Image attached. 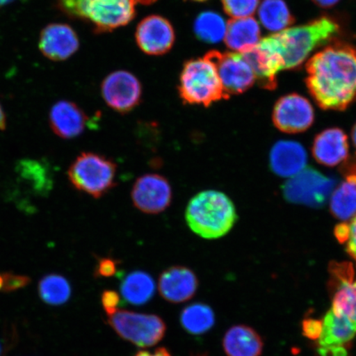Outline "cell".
Here are the masks:
<instances>
[{"label": "cell", "instance_id": "33", "mask_svg": "<svg viewBox=\"0 0 356 356\" xmlns=\"http://www.w3.org/2000/svg\"><path fill=\"white\" fill-rule=\"evenodd\" d=\"M118 262L111 258H101L95 269V277H111L117 273Z\"/></svg>", "mask_w": 356, "mask_h": 356}, {"label": "cell", "instance_id": "36", "mask_svg": "<svg viewBox=\"0 0 356 356\" xmlns=\"http://www.w3.org/2000/svg\"><path fill=\"white\" fill-rule=\"evenodd\" d=\"M342 175L346 177V180H348L356 186V156L351 158L344 163L341 167Z\"/></svg>", "mask_w": 356, "mask_h": 356}, {"label": "cell", "instance_id": "12", "mask_svg": "<svg viewBox=\"0 0 356 356\" xmlns=\"http://www.w3.org/2000/svg\"><path fill=\"white\" fill-rule=\"evenodd\" d=\"M273 121L280 131L288 134L304 132L314 123V110L306 97L291 93L280 97L275 102Z\"/></svg>", "mask_w": 356, "mask_h": 356}, {"label": "cell", "instance_id": "26", "mask_svg": "<svg viewBox=\"0 0 356 356\" xmlns=\"http://www.w3.org/2000/svg\"><path fill=\"white\" fill-rule=\"evenodd\" d=\"M180 323L190 335L202 336L215 326L216 315L210 306L202 302H195L182 309Z\"/></svg>", "mask_w": 356, "mask_h": 356}, {"label": "cell", "instance_id": "7", "mask_svg": "<svg viewBox=\"0 0 356 356\" xmlns=\"http://www.w3.org/2000/svg\"><path fill=\"white\" fill-rule=\"evenodd\" d=\"M111 327L123 340L141 348L157 345L163 339L166 323L158 315L118 309L108 316Z\"/></svg>", "mask_w": 356, "mask_h": 356}, {"label": "cell", "instance_id": "39", "mask_svg": "<svg viewBox=\"0 0 356 356\" xmlns=\"http://www.w3.org/2000/svg\"><path fill=\"white\" fill-rule=\"evenodd\" d=\"M6 128V117L4 111L0 105V130L3 131Z\"/></svg>", "mask_w": 356, "mask_h": 356}, {"label": "cell", "instance_id": "37", "mask_svg": "<svg viewBox=\"0 0 356 356\" xmlns=\"http://www.w3.org/2000/svg\"><path fill=\"white\" fill-rule=\"evenodd\" d=\"M134 356H172L170 353L164 347H159V348L154 351L140 350Z\"/></svg>", "mask_w": 356, "mask_h": 356}, {"label": "cell", "instance_id": "40", "mask_svg": "<svg viewBox=\"0 0 356 356\" xmlns=\"http://www.w3.org/2000/svg\"><path fill=\"white\" fill-rule=\"evenodd\" d=\"M351 138H353V144L356 149V124L353 129V132H351Z\"/></svg>", "mask_w": 356, "mask_h": 356}, {"label": "cell", "instance_id": "19", "mask_svg": "<svg viewBox=\"0 0 356 356\" xmlns=\"http://www.w3.org/2000/svg\"><path fill=\"white\" fill-rule=\"evenodd\" d=\"M49 122L53 132L62 139H74L86 130L88 118L72 102L62 100L52 106Z\"/></svg>", "mask_w": 356, "mask_h": 356}, {"label": "cell", "instance_id": "38", "mask_svg": "<svg viewBox=\"0 0 356 356\" xmlns=\"http://www.w3.org/2000/svg\"><path fill=\"white\" fill-rule=\"evenodd\" d=\"M311 1L320 8H331L337 6L340 2V0H311Z\"/></svg>", "mask_w": 356, "mask_h": 356}, {"label": "cell", "instance_id": "24", "mask_svg": "<svg viewBox=\"0 0 356 356\" xmlns=\"http://www.w3.org/2000/svg\"><path fill=\"white\" fill-rule=\"evenodd\" d=\"M120 291L124 301L132 305H144L153 299L155 282L149 273L134 270L122 280Z\"/></svg>", "mask_w": 356, "mask_h": 356}, {"label": "cell", "instance_id": "6", "mask_svg": "<svg viewBox=\"0 0 356 356\" xmlns=\"http://www.w3.org/2000/svg\"><path fill=\"white\" fill-rule=\"evenodd\" d=\"M117 164L106 156L93 153L80 154L71 164L68 177L79 191L100 198L117 186Z\"/></svg>", "mask_w": 356, "mask_h": 356}, {"label": "cell", "instance_id": "41", "mask_svg": "<svg viewBox=\"0 0 356 356\" xmlns=\"http://www.w3.org/2000/svg\"><path fill=\"white\" fill-rule=\"evenodd\" d=\"M136 1L142 4H147V6H148V4L154 3L156 0H136Z\"/></svg>", "mask_w": 356, "mask_h": 356}, {"label": "cell", "instance_id": "34", "mask_svg": "<svg viewBox=\"0 0 356 356\" xmlns=\"http://www.w3.org/2000/svg\"><path fill=\"white\" fill-rule=\"evenodd\" d=\"M346 252L356 261V215L347 225V234L346 238Z\"/></svg>", "mask_w": 356, "mask_h": 356}, {"label": "cell", "instance_id": "28", "mask_svg": "<svg viewBox=\"0 0 356 356\" xmlns=\"http://www.w3.org/2000/svg\"><path fill=\"white\" fill-rule=\"evenodd\" d=\"M227 24L219 13H200L194 22V32L199 40L207 43L220 42L225 39Z\"/></svg>", "mask_w": 356, "mask_h": 356}, {"label": "cell", "instance_id": "45", "mask_svg": "<svg viewBox=\"0 0 356 356\" xmlns=\"http://www.w3.org/2000/svg\"><path fill=\"white\" fill-rule=\"evenodd\" d=\"M193 1H195V2H204V1H207V0H193Z\"/></svg>", "mask_w": 356, "mask_h": 356}, {"label": "cell", "instance_id": "18", "mask_svg": "<svg viewBox=\"0 0 356 356\" xmlns=\"http://www.w3.org/2000/svg\"><path fill=\"white\" fill-rule=\"evenodd\" d=\"M250 65L259 86L274 90L277 87V74L284 70L282 58L277 53L258 43L257 46L240 53Z\"/></svg>", "mask_w": 356, "mask_h": 356}, {"label": "cell", "instance_id": "13", "mask_svg": "<svg viewBox=\"0 0 356 356\" xmlns=\"http://www.w3.org/2000/svg\"><path fill=\"white\" fill-rule=\"evenodd\" d=\"M318 342L320 356H347L350 344L356 335V327L348 319L330 309L322 321Z\"/></svg>", "mask_w": 356, "mask_h": 356}, {"label": "cell", "instance_id": "23", "mask_svg": "<svg viewBox=\"0 0 356 356\" xmlns=\"http://www.w3.org/2000/svg\"><path fill=\"white\" fill-rule=\"evenodd\" d=\"M261 41V29L252 17L233 19L227 22L225 42L234 51L241 53Z\"/></svg>", "mask_w": 356, "mask_h": 356}, {"label": "cell", "instance_id": "5", "mask_svg": "<svg viewBox=\"0 0 356 356\" xmlns=\"http://www.w3.org/2000/svg\"><path fill=\"white\" fill-rule=\"evenodd\" d=\"M178 92L185 104L210 106L229 99L216 67L206 57L186 61L180 75Z\"/></svg>", "mask_w": 356, "mask_h": 356}, {"label": "cell", "instance_id": "4", "mask_svg": "<svg viewBox=\"0 0 356 356\" xmlns=\"http://www.w3.org/2000/svg\"><path fill=\"white\" fill-rule=\"evenodd\" d=\"M66 15L90 22L97 33L126 26L136 16V0H57Z\"/></svg>", "mask_w": 356, "mask_h": 356}, {"label": "cell", "instance_id": "29", "mask_svg": "<svg viewBox=\"0 0 356 356\" xmlns=\"http://www.w3.org/2000/svg\"><path fill=\"white\" fill-rule=\"evenodd\" d=\"M331 197V211L337 219L347 220L356 215V186L353 182L345 180Z\"/></svg>", "mask_w": 356, "mask_h": 356}, {"label": "cell", "instance_id": "17", "mask_svg": "<svg viewBox=\"0 0 356 356\" xmlns=\"http://www.w3.org/2000/svg\"><path fill=\"white\" fill-rule=\"evenodd\" d=\"M335 292L331 309L334 313L348 319L356 327V280L350 264L332 265Z\"/></svg>", "mask_w": 356, "mask_h": 356}, {"label": "cell", "instance_id": "27", "mask_svg": "<svg viewBox=\"0 0 356 356\" xmlns=\"http://www.w3.org/2000/svg\"><path fill=\"white\" fill-rule=\"evenodd\" d=\"M41 300L48 305L61 306L66 304L72 296V287L68 279L59 274L44 275L38 284Z\"/></svg>", "mask_w": 356, "mask_h": 356}, {"label": "cell", "instance_id": "30", "mask_svg": "<svg viewBox=\"0 0 356 356\" xmlns=\"http://www.w3.org/2000/svg\"><path fill=\"white\" fill-rule=\"evenodd\" d=\"M224 10L233 19H242L254 15L260 0H221Z\"/></svg>", "mask_w": 356, "mask_h": 356}, {"label": "cell", "instance_id": "31", "mask_svg": "<svg viewBox=\"0 0 356 356\" xmlns=\"http://www.w3.org/2000/svg\"><path fill=\"white\" fill-rule=\"evenodd\" d=\"M31 279L26 275L12 273H1V292L12 293L28 286Z\"/></svg>", "mask_w": 356, "mask_h": 356}, {"label": "cell", "instance_id": "25", "mask_svg": "<svg viewBox=\"0 0 356 356\" xmlns=\"http://www.w3.org/2000/svg\"><path fill=\"white\" fill-rule=\"evenodd\" d=\"M258 17L262 26L273 33L282 32L296 22L284 0H264L258 8Z\"/></svg>", "mask_w": 356, "mask_h": 356}, {"label": "cell", "instance_id": "44", "mask_svg": "<svg viewBox=\"0 0 356 356\" xmlns=\"http://www.w3.org/2000/svg\"><path fill=\"white\" fill-rule=\"evenodd\" d=\"M2 353H3V346H2L1 342H0V356L2 355Z\"/></svg>", "mask_w": 356, "mask_h": 356}, {"label": "cell", "instance_id": "10", "mask_svg": "<svg viewBox=\"0 0 356 356\" xmlns=\"http://www.w3.org/2000/svg\"><path fill=\"white\" fill-rule=\"evenodd\" d=\"M101 92L106 105L122 114L135 109L140 104L142 97L139 79L124 70L108 75L102 83Z\"/></svg>", "mask_w": 356, "mask_h": 356}, {"label": "cell", "instance_id": "3", "mask_svg": "<svg viewBox=\"0 0 356 356\" xmlns=\"http://www.w3.org/2000/svg\"><path fill=\"white\" fill-rule=\"evenodd\" d=\"M237 220L232 200L218 191H204L195 195L186 210V220L191 231L206 239L224 237Z\"/></svg>", "mask_w": 356, "mask_h": 356}, {"label": "cell", "instance_id": "32", "mask_svg": "<svg viewBox=\"0 0 356 356\" xmlns=\"http://www.w3.org/2000/svg\"><path fill=\"white\" fill-rule=\"evenodd\" d=\"M102 308H104L106 315L111 316L119 309L121 298L117 291H105L102 293L101 297Z\"/></svg>", "mask_w": 356, "mask_h": 356}, {"label": "cell", "instance_id": "43", "mask_svg": "<svg viewBox=\"0 0 356 356\" xmlns=\"http://www.w3.org/2000/svg\"><path fill=\"white\" fill-rule=\"evenodd\" d=\"M191 356H208V355L206 353H202L195 354Z\"/></svg>", "mask_w": 356, "mask_h": 356}, {"label": "cell", "instance_id": "9", "mask_svg": "<svg viewBox=\"0 0 356 356\" xmlns=\"http://www.w3.org/2000/svg\"><path fill=\"white\" fill-rule=\"evenodd\" d=\"M204 57L216 67L222 86L229 97L242 95L254 84L255 75L240 53L211 51Z\"/></svg>", "mask_w": 356, "mask_h": 356}, {"label": "cell", "instance_id": "11", "mask_svg": "<svg viewBox=\"0 0 356 356\" xmlns=\"http://www.w3.org/2000/svg\"><path fill=\"white\" fill-rule=\"evenodd\" d=\"M134 206L141 212L158 215L170 207L172 191L166 177L156 173L140 177L131 191Z\"/></svg>", "mask_w": 356, "mask_h": 356}, {"label": "cell", "instance_id": "2", "mask_svg": "<svg viewBox=\"0 0 356 356\" xmlns=\"http://www.w3.org/2000/svg\"><path fill=\"white\" fill-rule=\"evenodd\" d=\"M341 26L332 16L323 15L305 24L267 35L259 44L282 58L284 70L300 68L318 48L336 41Z\"/></svg>", "mask_w": 356, "mask_h": 356}, {"label": "cell", "instance_id": "14", "mask_svg": "<svg viewBox=\"0 0 356 356\" xmlns=\"http://www.w3.org/2000/svg\"><path fill=\"white\" fill-rule=\"evenodd\" d=\"M136 39L138 46L146 54L160 56L171 50L175 42V32L168 20L151 15L138 25Z\"/></svg>", "mask_w": 356, "mask_h": 356}, {"label": "cell", "instance_id": "35", "mask_svg": "<svg viewBox=\"0 0 356 356\" xmlns=\"http://www.w3.org/2000/svg\"><path fill=\"white\" fill-rule=\"evenodd\" d=\"M323 323L318 320L308 319L305 320L302 324V330L307 337L310 339L318 340L321 335Z\"/></svg>", "mask_w": 356, "mask_h": 356}, {"label": "cell", "instance_id": "22", "mask_svg": "<svg viewBox=\"0 0 356 356\" xmlns=\"http://www.w3.org/2000/svg\"><path fill=\"white\" fill-rule=\"evenodd\" d=\"M222 347L227 356H260L264 341L254 329L235 325L225 334Z\"/></svg>", "mask_w": 356, "mask_h": 356}, {"label": "cell", "instance_id": "21", "mask_svg": "<svg viewBox=\"0 0 356 356\" xmlns=\"http://www.w3.org/2000/svg\"><path fill=\"white\" fill-rule=\"evenodd\" d=\"M307 160L308 155L300 143L280 140L270 150V167L275 175L291 178L304 170Z\"/></svg>", "mask_w": 356, "mask_h": 356}, {"label": "cell", "instance_id": "20", "mask_svg": "<svg viewBox=\"0 0 356 356\" xmlns=\"http://www.w3.org/2000/svg\"><path fill=\"white\" fill-rule=\"evenodd\" d=\"M312 151L318 163L327 167L337 166L348 158V139L341 129H327L316 136Z\"/></svg>", "mask_w": 356, "mask_h": 356}, {"label": "cell", "instance_id": "15", "mask_svg": "<svg viewBox=\"0 0 356 356\" xmlns=\"http://www.w3.org/2000/svg\"><path fill=\"white\" fill-rule=\"evenodd\" d=\"M199 282L193 270L184 266H172L164 270L159 280L160 295L171 304H181L193 299Z\"/></svg>", "mask_w": 356, "mask_h": 356}, {"label": "cell", "instance_id": "8", "mask_svg": "<svg viewBox=\"0 0 356 356\" xmlns=\"http://www.w3.org/2000/svg\"><path fill=\"white\" fill-rule=\"evenodd\" d=\"M337 181L313 168H305L282 186L284 199L289 203L319 208L326 204Z\"/></svg>", "mask_w": 356, "mask_h": 356}, {"label": "cell", "instance_id": "16", "mask_svg": "<svg viewBox=\"0 0 356 356\" xmlns=\"http://www.w3.org/2000/svg\"><path fill=\"white\" fill-rule=\"evenodd\" d=\"M79 47L78 35L68 24L48 25L40 35V51L53 61L68 60L79 50Z\"/></svg>", "mask_w": 356, "mask_h": 356}, {"label": "cell", "instance_id": "1", "mask_svg": "<svg viewBox=\"0 0 356 356\" xmlns=\"http://www.w3.org/2000/svg\"><path fill=\"white\" fill-rule=\"evenodd\" d=\"M307 88L319 108L344 111L356 102V47L334 41L309 58Z\"/></svg>", "mask_w": 356, "mask_h": 356}, {"label": "cell", "instance_id": "42", "mask_svg": "<svg viewBox=\"0 0 356 356\" xmlns=\"http://www.w3.org/2000/svg\"><path fill=\"white\" fill-rule=\"evenodd\" d=\"M13 1V0H0V7L7 6V4L10 3Z\"/></svg>", "mask_w": 356, "mask_h": 356}]
</instances>
